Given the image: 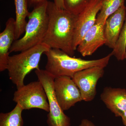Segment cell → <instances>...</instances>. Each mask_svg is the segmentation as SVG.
<instances>
[{
	"label": "cell",
	"instance_id": "cell-7",
	"mask_svg": "<svg viewBox=\"0 0 126 126\" xmlns=\"http://www.w3.org/2000/svg\"><path fill=\"white\" fill-rule=\"evenodd\" d=\"M54 87L57 101L63 111L69 110L77 103L83 101L79 89L70 77L55 78Z\"/></svg>",
	"mask_w": 126,
	"mask_h": 126
},
{
	"label": "cell",
	"instance_id": "cell-5",
	"mask_svg": "<svg viewBox=\"0 0 126 126\" xmlns=\"http://www.w3.org/2000/svg\"><path fill=\"white\" fill-rule=\"evenodd\" d=\"M39 81L43 84L48 97L49 111L47 115L48 126H70V118L65 115L57 101L54 91L55 77L46 70L35 71Z\"/></svg>",
	"mask_w": 126,
	"mask_h": 126
},
{
	"label": "cell",
	"instance_id": "cell-16",
	"mask_svg": "<svg viewBox=\"0 0 126 126\" xmlns=\"http://www.w3.org/2000/svg\"><path fill=\"white\" fill-rule=\"evenodd\" d=\"M23 109L18 104L10 112L0 113V126H23Z\"/></svg>",
	"mask_w": 126,
	"mask_h": 126
},
{
	"label": "cell",
	"instance_id": "cell-12",
	"mask_svg": "<svg viewBox=\"0 0 126 126\" xmlns=\"http://www.w3.org/2000/svg\"><path fill=\"white\" fill-rule=\"evenodd\" d=\"M104 103L117 117H121L126 110V90L107 87L101 95Z\"/></svg>",
	"mask_w": 126,
	"mask_h": 126
},
{
	"label": "cell",
	"instance_id": "cell-21",
	"mask_svg": "<svg viewBox=\"0 0 126 126\" xmlns=\"http://www.w3.org/2000/svg\"><path fill=\"white\" fill-rule=\"evenodd\" d=\"M46 1H48V0H27L28 3L31 5H35Z\"/></svg>",
	"mask_w": 126,
	"mask_h": 126
},
{
	"label": "cell",
	"instance_id": "cell-13",
	"mask_svg": "<svg viewBox=\"0 0 126 126\" xmlns=\"http://www.w3.org/2000/svg\"><path fill=\"white\" fill-rule=\"evenodd\" d=\"M15 19L10 18L4 30L0 33V71L7 70L10 50L15 39Z\"/></svg>",
	"mask_w": 126,
	"mask_h": 126
},
{
	"label": "cell",
	"instance_id": "cell-4",
	"mask_svg": "<svg viewBox=\"0 0 126 126\" xmlns=\"http://www.w3.org/2000/svg\"><path fill=\"white\" fill-rule=\"evenodd\" d=\"M50 48L44 43L10 56L7 70L10 79L17 89L23 87L26 76L32 70L39 69V63L43 54Z\"/></svg>",
	"mask_w": 126,
	"mask_h": 126
},
{
	"label": "cell",
	"instance_id": "cell-17",
	"mask_svg": "<svg viewBox=\"0 0 126 126\" xmlns=\"http://www.w3.org/2000/svg\"><path fill=\"white\" fill-rule=\"evenodd\" d=\"M126 48V19L116 44L112 52L113 55L119 61L125 59Z\"/></svg>",
	"mask_w": 126,
	"mask_h": 126
},
{
	"label": "cell",
	"instance_id": "cell-11",
	"mask_svg": "<svg viewBox=\"0 0 126 126\" xmlns=\"http://www.w3.org/2000/svg\"><path fill=\"white\" fill-rule=\"evenodd\" d=\"M125 5L112 14L106 20L104 25L105 45L113 49L116 44L126 19Z\"/></svg>",
	"mask_w": 126,
	"mask_h": 126
},
{
	"label": "cell",
	"instance_id": "cell-23",
	"mask_svg": "<svg viewBox=\"0 0 126 126\" xmlns=\"http://www.w3.org/2000/svg\"><path fill=\"white\" fill-rule=\"evenodd\" d=\"M125 59H126V56H125Z\"/></svg>",
	"mask_w": 126,
	"mask_h": 126
},
{
	"label": "cell",
	"instance_id": "cell-14",
	"mask_svg": "<svg viewBox=\"0 0 126 126\" xmlns=\"http://www.w3.org/2000/svg\"><path fill=\"white\" fill-rule=\"evenodd\" d=\"M16 9V40L25 33L27 22L26 18L30 14L27 0H14Z\"/></svg>",
	"mask_w": 126,
	"mask_h": 126
},
{
	"label": "cell",
	"instance_id": "cell-20",
	"mask_svg": "<svg viewBox=\"0 0 126 126\" xmlns=\"http://www.w3.org/2000/svg\"><path fill=\"white\" fill-rule=\"evenodd\" d=\"M56 7L59 9H64L63 0H53Z\"/></svg>",
	"mask_w": 126,
	"mask_h": 126
},
{
	"label": "cell",
	"instance_id": "cell-18",
	"mask_svg": "<svg viewBox=\"0 0 126 126\" xmlns=\"http://www.w3.org/2000/svg\"><path fill=\"white\" fill-rule=\"evenodd\" d=\"M90 0H63L64 9L78 15L86 7Z\"/></svg>",
	"mask_w": 126,
	"mask_h": 126
},
{
	"label": "cell",
	"instance_id": "cell-3",
	"mask_svg": "<svg viewBox=\"0 0 126 126\" xmlns=\"http://www.w3.org/2000/svg\"><path fill=\"white\" fill-rule=\"evenodd\" d=\"M48 1L36 5L28 16L24 36L14 41L10 53L21 52L43 43L48 29Z\"/></svg>",
	"mask_w": 126,
	"mask_h": 126
},
{
	"label": "cell",
	"instance_id": "cell-10",
	"mask_svg": "<svg viewBox=\"0 0 126 126\" xmlns=\"http://www.w3.org/2000/svg\"><path fill=\"white\" fill-rule=\"evenodd\" d=\"M104 25L102 23H95L86 33L77 48L82 56L92 55L98 48L106 44Z\"/></svg>",
	"mask_w": 126,
	"mask_h": 126
},
{
	"label": "cell",
	"instance_id": "cell-6",
	"mask_svg": "<svg viewBox=\"0 0 126 126\" xmlns=\"http://www.w3.org/2000/svg\"><path fill=\"white\" fill-rule=\"evenodd\" d=\"M13 100L23 110L38 108L49 112V104L44 88L39 81L31 82L17 89Z\"/></svg>",
	"mask_w": 126,
	"mask_h": 126
},
{
	"label": "cell",
	"instance_id": "cell-22",
	"mask_svg": "<svg viewBox=\"0 0 126 126\" xmlns=\"http://www.w3.org/2000/svg\"><path fill=\"white\" fill-rule=\"evenodd\" d=\"M122 119V121L124 126H126V110L124 112L121 117Z\"/></svg>",
	"mask_w": 126,
	"mask_h": 126
},
{
	"label": "cell",
	"instance_id": "cell-19",
	"mask_svg": "<svg viewBox=\"0 0 126 126\" xmlns=\"http://www.w3.org/2000/svg\"><path fill=\"white\" fill-rule=\"evenodd\" d=\"M78 126H95L91 121L87 119H84L81 121V123Z\"/></svg>",
	"mask_w": 126,
	"mask_h": 126
},
{
	"label": "cell",
	"instance_id": "cell-2",
	"mask_svg": "<svg viewBox=\"0 0 126 126\" xmlns=\"http://www.w3.org/2000/svg\"><path fill=\"white\" fill-rule=\"evenodd\" d=\"M47 57L45 70L55 77L73 78L77 72L87 68L98 66L105 68L112 56L111 53L102 58L85 60L70 56L58 49L50 48L45 53Z\"/></svg>",
	"mask_w": 126,
	"mask_h": 126
},
{
	"label": "cell",
	"instance_id": "cell-1",
	"mask_svg": "<svg viewBox=\"0 0 126 126\" xmlns=\"http://www.w3.org/2000/svg\"><path fill=\"white\" fill-rule=\"evenodd\" d=\"M48 25L43 43L50 48L58 49L73 56L75 27L77 16L65 9L57 8L54 2L48 1Z\"/></svg>",
	"mask_w": 126,
	"mask_h": 126
},
{
	"label": "cell",
	"instance_id": "cell-8",
	"mask_svg": "<svg viewBox=\"0 0 126 126\" xmlns=\"http://www.w3.org/2000/svg\"><path fill=\"white\" fill-rule=\"evenodd\" d=\"M104 68L96 66L77 72L72 78L81 92L83 101H93L96 94L98 80L103 77Z\"/></svg>",
	"mask_w": 126,
	"mask_h": 126
},
{
	"label": "cell",
	"instance_id": "cell-15",
	"mask_svg": "<svg viewBox=\"0 0 126 126\" xmlns=\"http://www.w3.org/2000/svg\"><path fill=\"white\" fill-rule=\"evenodd\" d=\"M125 0H102L101 8L97 16L96 23L105 24L106 20L124 5Z\"/></svg>",
	"mask_w": 126,
	"mask_h": 126
},
{
	"label": "cell",
	"instance_id": "cell-9",
	"mask_svg": "<svg viewBox=\"0 0 126 126\" xmlns=\"http://www.w3.org/2000/svg\"><path fill=\"white\" fill-rule=\"evenodd\" d=\"M102 0H90L87 5L78 15L75 27L73 47L75 50L86 33L95 24L101 8Z\"/></svg>",
	"mask_w": 126,
	"mask_h": 126
}]
</instances>
